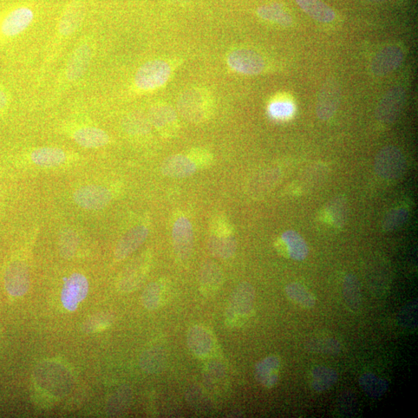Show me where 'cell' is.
<instances>
[{
    "label": "cell",
    "instance_id": "obj_6",
    "mask_svg": "<svg viewBox=\"0 0 418 418\" xmlns=\"http://www.w3.org/2000/svg\"><path fill=\"white\" fill-rule=\"evenodd\" d=\"M115 199L112 188L103 185H84L75 189L73 194L75 203L88 211H100L107 208Z\"/></svg>",
    "mask_w": 418,
    "mask_h": 418
},
{
    "label": "cell",
    "instance_id": "obj_7",
    "mask_svg": "<svg viewBox=\"0 0 418 418\" xmlns=\"http://www.w3.org/2000/svg\"><path fill=\"white\" fill-rule=\"evenodd\" d=\"M153 254L147 251L131 261L124 269L117 282L122 293L133 292L145 282L152 267Z\"/></svg>",
    "mask_w": 418,
    "mask_h": 418
},
{
    "label": "cell",
    "instance_id": "obj_30",
    "mask_svg": "<svg viewBox=\"0 0 418 418\" xmlns=\"http://www.w3.org/2000/svg\"><path fill=\"white\" fill-rule=\"evenodd\" d=\"M282 239L290 258L302 261L308 257L309 253L308 244L298 233L287 230L282 234Z\"/></svg>",
    "mask_w": 418,
    "mask_h": 418
},
{
    "label": "cell",
    "instance_id": "obj_19",
    "mask_svg": "<svg viewBox=\"0 0 418 418\" xmlns=\"http://www.w3.org/2000/svg\"><path fill=\"white\" fill-rule=\"evenodd\" d=\"M282 178V171L278 167L261 170L248 182L247 191L252 197L260 199L269 194Z\"/></svg>",
    "mask_w": 418,
    "mask_h": 418
},
{
    "label": "cell",
    "instance_id": "obj_34",
    "mask_svg": "<svg viewBox=\"0 0 418 418\" xmlns=\"http://www.w3.org/2000/svg\"><path fill=\"white\" fill-rule=\"evenodd\" d=\"M257 14L266 21L276 23L282 26V27H290L293 23V19L290 14L278 3L260 6L257 10Z\"/></svg>",
    "mask_w": 418,
    "mask_h": 418
},
{
    "label": "cell",
    "instance_id": "obj_3",
    "mask_svg": "<svg viewBox=\"0 0 418 418\" xmlns=\"http://www.w3.org/2000/svg\"><path fill=\"white\" fill-rule=\"evenodd\" d=\"M208 249L214 257L224 260L231 258L237 251V242L233 228L223 215H218L211 221Z\"/></svg>",
    "mask_w": 418,
    "mask_h": 418
},
{
    "label": "cell",
    "instance_id": "obj_9",
    "mask_svg": "<svg viewBox=\"0 0 418 418\" xmlns=\"http://www.w3.org/2000/svg\"><path fill=\"white\" fill-rule=\"evenodd\" d=\"M171 73V67L166 62L152 61L142 65L137 71L134 81L136 87L140 90H154L164 86Z\"/></svg>",
    "mask_w": 418,
    "mask_h": 418
},
{
    "label": "cell",
    "instance_id": "obj_31",
    "mask_svg": "<svg viewBox=\"0 0 418 418\" xmlns=\"http://www.w3.org/2000/svg\"><path fill=\"white\" fill-rule=\"evenodd\" d=\"M359 386L364 393L374 399L381 398L388 391L389 383L373 373H365L358 379Z\"/></svg>",
    "mask_w": 418,
    "mask_h": 418
},
{
    "label": "cell",
    "instance_id": "obj_10",
    "mask_svg": "<svg viewBox=\"0 0 418 418\" xmlns=\"http://www.w3.org/2000/svg\"><path fill=\"white\" fill-rule=\"evenodd\" d=\"M406 93L403 88L397 87L388 90L379 102L376 109V118L385 126L393 124L399 116Z\"/></svg>",
    "mask_w": 418,
    "mask_h": 418
},
{
    "label": "cell",
    "instance_id": "obj_32",
    "mask_svg": "<svg viewBox=\"0 0 418 418\" xmlns=\"http://www.w3.org/2000/svg\"><path fill=\"white\" fill-rule=\"evenodd\" d=\"M286 295L293 303L300 308L311 309L316 304V298L302 284L293 282L286 287Z\"/></svg>",
    "mask_w": 418,
    "mask_h": 418
},
{
    "label": "cell",
    "instance_id": "obj_36",
    "mask_svg": "<svg viewBox=\"0 0 418 418\" xmlns=\"http://www.w3.org/2000/svg\"><path fill=\"white\" fill-rule=\"evenodd\" d=\"M80 238L73 228H65L60 234V251L65 259H71L75 257Z\"/></svg>",
    "mask_w": 418,
    "mask_h": 418
},
{
    "label": "cell",
    "instance_id": "obj_18",
    "mask_svg": "<svg viewBox=\"0 0 418 418\" xmlns=\"http://www.w3.org/2000/svg\"><path fill=\"white\" fill-rule=\"evenodd\" d=\"M149 233V227L147 224L137 225L128 230L116 244L114 258L122 261L132 255L145 243Z\"/></svg>",
    "mask_w": 418,
    "mask_h": 418
},
{
    "label": "cell",
    "instance_id": "obj_38",
    "mask_svg": "<svg viewBox=\"0 0 418 418\" xmlns=\"http://www.w3.org/2000/svg\"><path fill=\"white\" fill-rule=\"evenodd\" d=\"M165 354L160 348H152L145 352L140 359L141 367L147 373H155L165 364Z\"/></svg>",
    "mask_w": 418,
    "mask_h": 418
},
{
    "label": "cell",
    "instance_id": "obj_16",
    "mask_svg": "<svg viewBox=\"0 0 418 418\" xmlns=\"http://www.w3.org/2000/svg\"><path fill=\"white\" fill-rule=\"evenodd\" d=\"M227 62L233 70L245 75H258L265 68L263 57L250 49H238L231 52Z\"/></svg>",
    "mask_w": 418,
    "mask_h": 418
},
{
    "label": "cell",
    "instance_id": "obj_8",
    "mask_svg": "<svg viewBox=\"0 0 418 418\" xmlns=\"http://www.w3.org/2000/svg\"><path fill=\"white\" fill-rule=\"evenodd\" d=\"M407 162L399 148L387 146L376 154L374 171L379 178L388 181L400 179L406 170Z\"/></svg>",
    "mask_w": 418,
    "mask_h": 418
},
{
    "label": "cell",
    "instance_id": "obj_23",
    "mask_svg": "<svg viewBox=\"0 0 418 418\" xmlns=\"http://www.w3.org/2000/svg\"><path fill=\"white\" fill-rule=\"evenodd\" d=\"M171 293V285L166 279L149 283L142 293L141 302L145 309L156 310L166 304Z\"/></svg>",
    "mask_w": 418,
    "mask_h": 418
},
{
    "label": "cell",
    "instance_id": "obj_2",
    "mask_svg": "<svg viewBox=\"0 0 418 418\" xmlns=\"http://www.w3.org/2000/svg\"><path fill=\"white\" fill-rule=\"evenodd\" d=\"M180 114L193 123L204 122L210 118L213 111L212 100L207 91L188 89L180 96L178 102Z\"/></svg>",
    "mask_w": 418,
    "mask_h": 418
},
{
    "label": "cell",
    "instance_id": "obj_15",
    "mask_svg": "<svg viewBox=\"0 0 418 418\" xmlns=\"http://www.w3.org/2000/svg\"><path fill=\"white\" fill-rule=\"evenodd\" d=\"M404 60V51L400 46L392 44L386 46L372 60L370 69L376 76H385L401 66Z\"/></svg>",
    "mask_w": 418,
    "mask_h": 418
},
{
    "label": "cell",
    "instance_id": "obj_24",
    "mask_svg": "<svg viewBox=\"0 0 418 418\" xmlns=\"http://www.w3.org/2000/svg\"><path fill=\"white\" fill-rule=\"evenodd\" d=\"M224 283V273L220 266L213 261H206L199 272V284L205 296H212Z\"/></svg>",
    "mask_w": 418,
    "mask_h": 418
},
{
    "label": "cell",
    "instance_id": "obj_26",
    "mask_svg": "<svg viewBox=\"0 0 418 418\" xmlns=\"http://www.w3.org/2000/svg\"><path fill=\"white\" fill-rule=\"evenodd\" d=\"M91 48L89 44H82L71 55L66 69V76L71 82L80 80L87 71L91 60Z\"/></svg>",
    "mask_w": 418,
    "mask_h": 418
},
{
    "label": "cell",
    "instance_id": "obj_13",
    "mask_svg": "<svg viewBox=\"0 0 418 418\" xmlns=\"http://www.w3.org/2000/svg\"><path fill=\"white\" fill-rule=\"evenodd\" d=\"M89 285L88 280L80 273H74L65 280L62 291V302L65 309L74 311L87 298Z\"/></svg>",
    "mask_w": 418,
    "mask_h": 418
},
{
    "label": "cell",
    "instance_id": "obj_20",
    "mask_svg": "<svg viewBox=\"0 0 418 418\" xmlns=\"http://www.w3.org/2000/svg\"><path fill=\"white\" fill-rule=\"evenodd\" d=\"M282 359L277 355L266 356L255 367L254 375L264 388L272 389L279 381Z\"/></svg>",
    "mask_w": 418,
    "mask_h": 418
},
{
    "label": "cell",
    "instance_id": "obj_25",
    "mask_svg": "<svg viewBox=\"0 0 418 418\" xmlns=\"http://www.w3.org/2000/svg\"><path fill=\"white\" fill-rule=\"evenodd\" d=\"M73 140L84 148H100L110 143L109 134L103 129L95 127L78 128L71 134Z\"/></svg>",
    "mask_w": 418,
    "mask_h": 418
},
{
    "label": "cell",
    "instance_id": "obj_45",
    "mask_svg": "<svg viewBox=\"0 0 418 418\" xmlns=\"http://www.w3.org/2000/svg\"><path fill=\"white\" fill-rule=\"evenodd\" d=\"M364 1L368 2V3H383L385 1H387V0H364Z\"/></svg>",
    "mask_w": 418,
    "mask_h": 418
},
{
    "label": "cell",
    "instance_id": "obj_17",
    "mask_svg": "<svg viewBox=\"0 0 418 418\" xmlns=\"http://www.w3.org/2000/svg\"><path fill=\"white\" fill-rule=\"evenodd\" d=\"M187 343L189 349L199 358H209L215 351V337L203 325H196L189 329Z\"/></svg>",
    "mask_w": 418,
    "mask_h": 418
},
{
    "label": "cell",
    "instance_id": "obj_33",
    "mask_svg": "<svg viewBox=\"0 0 418 418\" xmlns=\"http://www.w3.org/2000/svg\"><path fill=\"white\" fill-rule=\"evenodd\" d=\"M84 16V8L80 2H75L70 6L63 16L60 30L62 35H70L80 27Z\"/></svg>",
    "mask_w": 418,
    "mask_h": 418
},
{
    "label": "cell",
    "instance_id": "obj_29",
    "mask_svg": "<svg viewBox=\"0 0 418 418\" xmlns=\"http://www.w3.org/2000/svg\"><path fill=\"white\" fill-rule=\"evenodd\" d=\"M310 383L312 389L318 393L329 390L337 383L338 375L335 370L325 365H318L311 372Z\"/></svg>",
    "mask_w": 418,
    "mask_h": 418
},
{
    "label": "cell",
    "instance_id": "obj_27",
    "mask_svg": "<svg viewBox=\"0 0 418 418\" xmlns=\"http://www.w3.org/2000/svg\"><path fill=\"white\" fill-rule=\"evenodd\" d=\"M343 296L346 307L352 312L361 309L363 299L361 284L354 274L345 275L343 282Z\"/></svg>",
    "mask_w": 418,
    "mask_h": 418
},
{
    "label": "cell",
    "instance_id": "obj_35",
    "mask_svg": "<svg viewBox=\"0 0 418 418\" xmlns=\"http://www.w3.org/2000/svg\"><path fill=\"white\" fill-rule=\"evenodd\" d=\"M305 349L315 354L336 356L342 352L343 345L336 338H316L306 343Z\"/></svg>",
    "mask_w": 418,
    "mask_h": 418
},
{
    "label": "cell",
    "instance_id": "obj_22",
    "mask_svg": "<svg viewBox=\"0 0 418 418\" xmlns=\"http://www.w3.org/2000/svg\"><path fill=\"white\" fill-rule=\"evenodd\" d=\"M149 120L159 132L165 136H172L179 128L177 113L167 104H159L150 109Z\"/></svg>",
    "mask_w": 418,
    "mask_h": 418
},
{
    "label": "cell",
    "instance_id": "obj_43",
    "mask_svg": "<svg viewBox=\"0 0 418 418\" xmlns=\"http://www.w3.org/2000/svg\"><path fill=\"white\" fill-rule=\"evenodd\" d=\"M293 104L287 101H276L270 104L269 114L272 118L275 120H285L289 118L293 114Z\"/></svg>",
    "mask_w": 418,
    "mask_h": 418
},
{
    "label": "cell",
    "instance_id": "obj_12",
    "mask_svg": "<svg viewBox=\"0 0 418 418\" xmlns=\"http://www.w3.org/2000/svg\"><path fill=\"white\" fill-rule=\"evenodd\" d=\"M172 240L176 256L181 260H188L193 251L194 232L190 220L185 215H178L174 219Z\"/></svg>",
    "mask_w": 418,
    "mask_h": 418
},
{
    "label": "cell",
    "instance_id": "obj_5",
    "mask_svg": "<svg viewBox=\"0 0 418 418\" xmlns=\"http://www.w3.org/2000/svg\"><path fill=\"white\" fill-rule=\"evenodd\" d=\"M30 165L42 171H56L75 165L80 156L60 147H44L28 154Z\"/></svg>",
    "mask_w": 418,
    "mask_h": 418
},
{
    "label": "cell",
    "instance_id": "obj_1",
    "mask_svg": "<svg viewBox=\"0 0 418 418\" xmlns=\"http://www.w3.org/2000/svg\"><path fill=\"white\" fill-rule=\"evenodd\" d=\"M213 156L203 149H193L186 154H174L168 156L161 167L166 177L172 179H187L191 177L200 169L212 165Z\"/></svg>",
    "mask_w": 418,
    "mask_h": 418
},
{
    "label": "cell",
    "instance_id": "obj_28",
    "mask_svg": "<svg viewBox=\"0 0 418 418\" xmlns=\"http://www.w3.org/2000/svg\"><path fill=\"white\" fill-rule=\"evenodd\" d=\"M300 8L315 21L329 24L336 19L335 12L322 0H296Z\"/></svg>",
    "mask_w": 418,
    "mask_h": 418
},
{
    "label": "cell",
    "instance_id": "obj_42",
    "mask_svg": "<svg viewBox=\"0 0 418 418\" xmlns=\"http://www.w3.org/2000/svg\"><path fill=\"white\" fill-rule=\"evenodd\" d=\"M397 322L402 327L411 329L417 327V305L410 303L405 306L397 317Z\"/></svg>",
    "mask_w": 418,
    "mask_h": 418
},
{
    "label": "cell",
    "instance_id": "obj_41",
    "mask_svg": "<svg viewBox=\"0 0 418 418\" xmlns=\"http://www.w3.org/2000/svg\"><path fill=\"white\" fill-rule=\"evenodd\" d=\"M113 317L108 313H100L91 316L83 323L82 331L87 333H93L109 327L113 323Z\"/></svg>",
    "mask_w": 418,
    "mask_h": 418
},
{
    "label": "cell",
    "instance_id": "obj_14",
    "mask_svg": "<svg viewBox=\"0 0 418 418\" xmlns=\"http://www.w3.org/2000/svg\"><path fill=\"white\" fill-rule=\"evenodd\" d=\"M341 100V89L335 80L326 82L320 90L317 104L316 114L322 121H328L336 113Z\"/></svg>",
    "mask_w": 418,
    "mask_h": 418
},
{
    "label": "cell",
    "instance_id": "obj_21",
    "mask_svg": "<svg viewBox=\"0 0 418 418\" xmlns=\"http://www.w3.org/2000/svg\"><path fill=\"white\" fill-rule=\"evenodd\" d=\"M34 19V12L26 6L12 10L1 24V33L6 37L17 36L27 29Z\"/></svg>",
    "mask_w": 418,
    "mask_h": 418
},
{
    "label": "cell",
    "instance_id": "obj_39",
    "mask_svg": "<svg viewBox=\"0 0 418 418\" xmlns=\"http://www.w3.org/2000/svg\"><path fill=\"white\" fill-rule=\"evenodd\" d=\"M409 218V211L407 208L398 207L385 215L382 223V228L385 232H391L402 226Z\"/></svg>",
    "mask_w": 418,
    "mask_h": 418
},
{
    "label": "cell",
    "instance_id": "obj_4",
    "mask_svg": "<svg viewBox=\"0 0 418 418\" xmlns=\"http://www.w3.org/2000/svg\"><path fill=\"white\" fill-rule=\"evenodd\" d=\"M256 291L253 286L247 282L239 284L232 293L226 312L228 325L237 327L246 322L254 308Z\"/></svg>",
    "mask_w": 418,
    "mask_h": 418
},
{
    "label": "cell",
    "instance_id": "obj_40",
    "mask_svg": "<svg viewBox=\"0 0 418 418\" xmlns=\"http://www.w3.org/2000/svg\"><path fill=\"white\" fill-rule=\"evenodd\" d=\"M126 131L132 135L147 134L149 130L148 120L142 115L133 114L127 117L123 122Z\"/></svg>",
    "mask_w": 418,
    "mask_h": 418
},
{
    "label": "cell",
    "instance_id": "obj_37",
    "mask_svg": "<svg viewBox=\"0 0 418 418\" xmlns=\"http://www.w3.org/2000/svg\"><path fill=\"white\" fill-rule=\"evenodd\" d=\"M328 211L333 224L336 227H343L347 221V201L343 196L335 197L329 202Z\"/></svg>",
    "mask_w": 418,
    "mask_h": 418
},
{
    "label": "cell",
    "instance_id": "obj_11",
    "mask_svg": "<svg viewBox=\"0 0 418 418\" xmlns=\"http://www.w3.org/2000/svg\"><path fill=\"white\" fill-rule=\"evenodd\" d=\"M6 291L12 297H22L28 293L30 285L29 267L24 261H12L4 274Z\"/></svg>",
    "mask_w": 418,
    "mask_h": 418
},
{
    "label": "cell",
    "instance_id": "obj_44",
    "mask_svg": "<svg viewBox=\"0 0 418 418\" xmlns=\"http://www.w3.org/2000/svg\"><path fill=\"white\" fill-rule=\"evenodd\" d=\"M8 104V97L2 89H0V110L4 109Z\"/></svg>",
    "mask_w": 418,
    "mask_h": 418
}]
</instances>
